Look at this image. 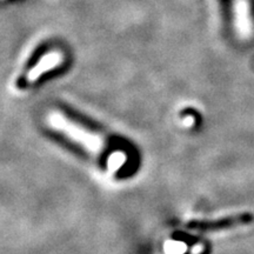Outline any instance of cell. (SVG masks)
Wrapping results in <instances>:
<instances>
[{
    "mask_svg": "<svg viewBox=\"0 0 254 254\" xmlns=\"http://www.w3.org/2000/svg\"><path fill=\"white\" fill-rule=\"evenodd\" d=\"M47 122L53 129L65 134L68 139L77 142L81 147L86 148L91 153H100L105 147V142L100 135L92 133L78 124H74L60 112H51L47 117Z\"/></svg>",
    "mask_w": 254,
    "mask_h": 254,
    "instance_id": "obj_1",
    "label": "cell"
},
{
    "mask_svg": "<svg viewBox=\"0 0 254 254\" xmlns=\"http://www.w3.org/2000/svg\"><path fill=\"white\" fill-rule=\"evenodd\" d=\"M253 214L251 213H239L224 219H219L217 221L199 224L196 227L205 228V230H226V228H233L244 226V225H249L253 221Z\"/></svg>",
    "mask_w": 254,
    "mask_h": 254,
    "instance_id": "obj_2",
    "label": "cell"
},
{
    "mask_svg": "<svg viewBox=\"0 0 254 254\" xmlns=\"http://www.w3.org/2000/svg\"><path fill=\"white\" fill-rule=\"evenodd\" d=\"M62 62V57L58 53H51L49 56H45L39 63L37 64L36 67H33L28 72L27 79L28 81H34L43 74L44 72L50 71V69L55 68Z\"/></svg>",
    "mask_w": 254,
    "mask_h": 254,
    "instance_id": "obj_3",
    "label": "cell"
},
{
    "mask_svg": "<svg viewBox=\"0 0 254 254\" xmlns=\"http://www.w3.org/2000/svg\"><path fill=\"white\" fill-rule=\"evenodd\" d=\"M125 154L122 153V152H117V153H113L110 157L109 160V167L110 170H118V168L122 166V165L125 163Z\"/></svg>",
    "mask_w": 254,
    "mask_h": 254,
    "instance_id": "obj_4",
    "label": "cell"
},
{
    "mask_svg": "<svg viewBox=\"0 0 254 254\" xmlns=\"http://www.w3.org/2000/svg\"><path fill=\"white\" fill-rule=\"evenodd\" d=\"M250 6H251V11H252V15L254 18V0H249Z\"/></svg>",
    "mask_w": 254,
    "mask_h": 254,
    "instance_id": "obj_5",
    "label": "cell"
}]
</instances>
